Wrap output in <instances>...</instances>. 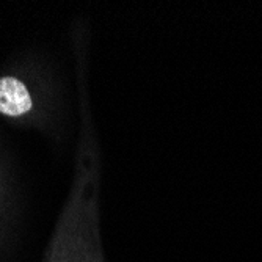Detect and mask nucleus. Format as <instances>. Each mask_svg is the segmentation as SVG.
<instances>
[{
  "mask_svg": "<svg viewBox=\"0 0 262 262\" xmlns=\"http://www.w3.org/2000/svg\"><path fill=\"white\" fill-rule=\"evenodd\" d=\"M32 108V99L22 82L13 77L0 79V113L19 116Z\"/></svg>",
  "mask_w": 262,
  "mask_h": 262,
  "instance_id": "1",
  "label": "nucleus"
}]
</instances>
